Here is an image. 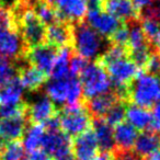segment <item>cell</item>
<instances>
[{
  "label": "cell",
  "instance_id": "1",
  "mask_svg": "<svg viewBox=\"0 0 160 160\" xmlns=\"http://www.w3.org/2000/svg\"><path fill=\"white\" fill-rule=\"evenodd\" d=\"M72 52L85 59H97L110 47L108 38L93 30L86 20L72 23Z\"/></svg>",
  "mask_w": 160,
  "mask_h": 160
},
{
  "label": "cell",
  "instance_id": "2",
  "mask_svg": "<svg viewBox=\"0 0 160 160\" xmlns=\"http://www.w3.org/2000/svg\"><path fill=\"white\" fill-rule=\"evenodd\" d=\"M160 96V79L148 72L138 75L127 85V100L129 104L149 109Z\"/></svg>",
  "mask_w": 160,
  "mask_h": 160
},
{
  "label": "cell",
  "instance_id": "3",
  "mask_svg": "<svg viewBox=\"0 0 160 160\" xmlns=\"http://www.w3.org/2000/svg\"><path fill=\"white\" fill-rule=\"evenodd\" d=\"M83 99L93 98L112 90V82L104 68L97 62H88L78 76Z\"/></svg>",
  "mask_w": 160,
  "mask_h": 160
},
{
  "label": "cell",
  "instance_id": "4",
  "mask_svg": "<svg viewBox=\"0 0 160 160\" xmlns=\"http://www.w3.org/2000/svg\"><path fill=\"white\" fill-rule=\"evenodd\" d=\"M60 129L69 137L82 134L90 129L92 124V118L83 104L77 107H62L58 111Z\"/></svg>",
  "mask_w": 160,
  "mask_h": 160
},
{
  "label": "cell",
  "instance_id": "5",
  "mask_svg": "<svg viewBox=\"0 0 160 160\" xmlns=\"http://www.w3.org/2000/svg\"><path fill=\"white\" fill-rule=\"evenodd\" d=\"M28 49L17 28L0 25V55L19 62L25 59Z\"/></svg>",
  "mask_w": 160,
  "mask_h": 160
},
{
  "label": "cell",
  "instance_id": "6",
  "mask_svg": "<svg viewBox=\"0 0 160 160\" xmlns=\"http://www.w3.org/2000/svg\"><path fill=\"white\" fill-rule=\"evenodd\" d=\"M111 79L112 87L126 86L138 75L139 69L129 59L128 56L118 58L103 66Z\"/></svg>",
  "mask_w": 160,
  "mask_h": 160
},
{
  "label": "cell",
  "instance_id": "7",
  "mask_svg": "<svg viewBox=\"0 0 160 160\" xmlns=\"http://www.w3.org/2000/svg\"><path fill=\"white\" fill-rule=\"evenodd\" d=\"M27 102V101H25ZM59 108L45 94H38L31 102H27V118L29 124H41L56 116Z\"/></svg>",
  "mask_w": 160,
  "mask_h": 160
},
{
  "label": "cell",
  "instance_id": "8",
  "mask_svg": "<svg viewBox=\"0 0 160 160\" xmlns=\"http://www.w3.org/2000/svg\"><path fill=\"white\" fill-rule=\"evenodd\" d=\"M59 49L52 46L49 44H43L38 46L32 47L28 49V53L25 55V60L30 65L38 68L40 71L49 77L52 67L56 59V56Z\"/></svg>",
  "mask_w": 160,
  "mask_h": 160
},
{
  "label": "cell",
  "instance_id": "9",
  "mask_svg": "<svg viewBox=\"0 0 160 160\" xmlns=\"http://www.w3.org/2000/svg\"><path fill=\"white\" fill-rule=\"evenodd\" d=\"M85 20L92 29L96 30L100 35L105 38H109L123 23V21L116 19L108 12L102 11L99 8H90L86 14Z\"/></svg>",
  "mask_w": 160,
  "mask_h": 160
},
{
  "label": "cell",
  "instance_id": "10",
  "mask_svg": "<svg viewBox=\"0 0 160 160\" xmlns=\"http://www.w3.org/2000/svg\"><path fill=\"white\" fill-rule=\"evenodd\" d=\"M72 23L58 20L46 28V44L56 48L69 47L72 49Z\"/></svg>",
  "mask_w": 160,
  "mask_h": 160
},
{
  "label": "cell",
  "instance_id": "11",
  "mask_svg": "<svg viewBox=\"0 0 160 160\" xmlns=\"http://www.w3.org/2000/svg\"><path fill=\"white\" fill-rule=\"evenodd\" d=\"M17 75L23 88L30 92H38L47 81V76L38 68L30 65L25 59L17 62Z\"/></svg>",
  "mask_w": 160,
  "mask_h": 160
},
{
  "label": "cell",
  "instance_id": "12",
  "mask_svg": "<svg viewBox=\"0 0 160 160\" xmlns=\"http://www.w3.org/2000/svg\"><path fill=\"white\" fill-rule=\"evenodd\" d=\"M71 151L76 160H92L99 152L98 142L93 131L88 129L76 136L71 142Z\"/></svg>",
  "mask_w": 160,
  "mask_h": 160
},
{
  "label": "cell",
  "instance_id": "13",
  "mask_svg": "<svg viewBox=\"0 0 160 160\" xmlns=\"http://www.w3.org/2000/svg\"><path fill=\"white\" fill-rule=\"evenodd\" d=\"M53 7L57 11L59 20L70 23L85 20L88 11L86 0H57Z\"/></svg>",
  "mask_w": 160,
  "mask_h": 160
},
{
  "label": "cell",
  "instance_id": "14",
  "mask_svg": "<svg viewBox=\"0 0 160 160\" xmlns=\"http://www.w3.org/2000/svg\"><path fill=\"white\" fill-rule=\"evenodd\" d=\"M41 148L44 152L53 158L59 157L71 151V139L62 129L45 132Z\"/></svg>",
  "mask_w": 160,
  "mask_h": 160
},
{
  "label": "cell",
  "instance_id": "15",
  "mask_svg": "<svg viewBox=\"0 0 160 160\" xmlns=\"http://www.w3.org/2000/svg\"><path fill=\"white\" fill-rule=\"evenodd\" d=\"M78 79L77 76L71 73L59 79H52L46 85V96L56 105L62 104L65 107L68 102L71 88Z\"/></svg>",
  "mask_w": 160,
  "mask_h": 160
},
{
  "label": "cell",
  "instance_id": "16",
  "mask_svg": "<svg viewBox=\"0 0 160 160\" xmlns=\"http://www.w3.org/2000/svg\"><path fill=\"white\" fill-rule=\"evenodd\" d=\"M29 124L27 114L13 118H0V142H13L23 137L27 125Z\"/></svg>",
  "mask_w": 160,
  "mask_h": 160
},
{
  "label": "cell",
  "instance_id": "17",
  "mask_svg": "<svg viewBox=\"0 0 160 160\" xmlns=\"http://www.w3.org/2000/svg\"><path fill=\"white\" fill-rule=\"evenodd\" d=\"M99 9L123 22L139 19L131 0H99Z\"/></svg>",
  "mask_w": 160,
  "mask_h": 160
},
{
  "label": "cell",
  "instance_id": "18",
  "mask_svg": "<svg viewBox=\"0 0 160 160\" xmlns=\"http://www.w3.org/2000/svg\"><path fill=\"white\" fill-rule=\"evenodd\" d=\"M118 101V98L113 91H109L107 93L99 94L93 98L83 99V107L89 112L90 116L92 118H104L107 112L111 109V107L114 103Z\"/></svg>",
  "mask_w": 160,
  "mask_h": 160
},
{
  "label": "cell",
  "instance_id": "19",
  "mask_svg": "<svg viewBox=\"0 0 160 160\" xmlns=\"http://www.w3.org/2000/svg\"><path fill=\"white\" fill-rule=\"evenodd\" d=\"M91 126L93 127V133L98 142L99 150L101 152H111L115 148L112 126H110L102 118H92Z\"/></svg>",
  "mask_w": 160,
  "mask_h": 160
},
{
  "label": "cell",
  "instance_id": "20",
  "mask_svg": "<svg viewBox=\"0 0 160 160\" xmlns=\"http://www.w3.org/2000/svg\"><path fill=\"white\" fill-rule=\"evenodd\" d=\"M113 136L115 148L132 149L138 136V131L129 123L122 122L114 126Z\"/></svg>",
  "mask_w": 160,
  "mask_h": 160
},
{
  "label": "cell",
  "instance_id": "21",
  "mask_svg": "<svg viewBox=\"0 0 160 160\" xmlns=\"http://www.w3.org/2000/svg\"><path fill=\"white\" fill-rule=\"evenodd\" d=\"M160 147V134L150 133V132H144L139 134L134 142L133 150L140 156L142 158H145L151 153L152 151L157 150Z\"/></svg>",
  "mask_w": 160,
  "mask_h": 160
},
{
  "label": "cell",
  "instance_id": "22",
  "mask_svg": "<svg viewBox=\"0 0 160 160\" xmlns=\"http://www.w3.org/2000/svg\"><path fill=\"white\" fill-rule=\"evenodd\" d=\"M126 118L129 124L133 125L137 131L146 132L152 121V114L149 109L129 104L126 111Z\"/></svg>",
  "mask_w": 160,
  "mask_h": 160
},
{
  "label": "cell",
  "instance_id": "23",
  "mask_svg": "<svg viewBox=\"0 0 160 160\" xmlns=\"http://www.w3.org/2000/svg\"><path fill=\"white\" fill-rule=\"evenodd\" d=\"M23 89L24 88L17 75L9 82L2 86V90L0 91L1 103L2 104H19L21 103L23 101Z\"/></svg>",
  "mask_w": 160,
  "mask_h": 160
},
{
  "label": "cell",
  "instance_id": "24",
  "mask_svg": "<svg viewBox=\"0 0 160 160\" xmlns=\"http://www.w3.org/2000/svg\"><path fill=\"white\" fill-rule=\"evenodd\" d=\"M45 129L41 124H29V127L23 134V148L28 152L38 150L42 146Z\"/></svg>",
  "mask_w": 160,
  "mask_h": 160
},
{
  "label": "cell",
  "instance_id": "25",
  "mask_svg": "<svg viewBox=\"0 0 160 160\" xmlns=\"http://www.w3.org/2000/svg\"><path fill=\"white\" fill-rule=\"evenodd\" d=\"M72 54V49L69 47L59 48L58 54L56 56V59L52 67V70L49 76L52 79H59L64 78L70 73L69 71V62H70V56Z\"/></svg>",
  "mask_w": 160,
  "mask_h": 160
},
{
  "label": "cell",
  "instance_id": "26",
  "mask_svg": "<svg viewBox=\"0 0 160 160\" xmlns=\"http://www.w3.org/2000/svg\"><path fill=\"white\" fill-rule=\"evenodd\" d=\"M31 9L45 25H49L59 20L56 9L45 0H35L31 5Z\"/></svg>",
  "mask_w": 160,
  "mask_h": 160
},
{
  "label": "cell",
  "instance_id": "27",
  "mask_svg": "<svg viewBox=\"0 0 160 160\" xmlns=\"http://www.w3.org/2000/svg\"><path fill=\"white\" fill-rule=\"evenodd\" d=\"M24 148L20 140L0 142V160H23Z\"/></svg>",
  "mask_w": 160,
  "mask_h": 160
},
{
  "label": "cell",
  "instance_id": "28",
  "mask_svg": "<svg viewBox=\"0 0 160 160\" xmlns=\"http://www.w3.org/2000/svg\"><path fill=\"white\" fill-rule=\"evenodd\" d=\"M128 105L129 103L126 102V101H116L104 115V118H103L104 121L110 126H116L120 123L124 122V118H126V111Z\"/></svg>",
  "mask_w": 160,
  "mask_h": 160
},
{
  "label": "cell",
  "instance_id": "29",
  "mask_svg": "<svg viewBox=\"0 0 160 160\" xmlns=\"http://www.w3.org/2000/svg\"><path fill=\"white\" fill-rule=\"evenodd\" d=\"M17 76V62L0 55V87Z\"/></svg>",
  "mask_w": 160,
  "mask_h": 160
},
{
  "label": "cell",
  "instance_id": "30",
  "mask_svg": "<svg viewBox=\"0 0 160 160\" xmlns=\"http://www.w3.org/2000/svg\"><path fill=\"white\" fill-rule=\"evenodd\" d=\"M139 20H140V24H142V32H144L147 41H148V43L151 46L153 40L156 38L157 34L160 32V21L150 18H144V19H139Z\"/></svg>",
  "mask_w": 160,
  "mask_h": 160
},
{
  "label": "cell",
  "instance_id": "31",
  "mask_svg": "<svg viewBox=\"0 0 160 160\" xmlns=\"http://www.w3.org/2000/svg\"><path fill=\"white\" fill-rule=\"evenodd\" d=\"M128 28L125 22H123L118 29L114 31V33L108 38L110 45H116V46L128 47Z\"/></svg>",
  "mask_w": 160,
  "mask_h": 160
},
{
  "label": "cell",
  "instance_id": "32",
  "mask_svg": "<svg viewBox=\"0 0 160 160\" xmlns=\"http://www.w3.org/2000/svg\"><path fill=\"white\" fill-rule=\"evenodd\" d=\"M88 62H89L87 59H85L83 57L77 55L72 52L70 56V62H69V71H70L71 75H75L78 77L79 73L82 71V69L87 66Z\"/></svg>",
  "mask_w": 160,
  "mask_h": 160
},
{
  "label": "cell",
  "instance_id": "33",
  "mask_svg": "<svg viewBox=\"0 0 160 160\" xmlns=\"http://www.w3.org/2000/svg\"><path fill=\"white\" fill-rule=\"evenodd\" d=\"M144 71L159 77V75H160V57L155 53V52L151 54L150 59H149L148 64H147V66Z\"/></svg>",
  "mask_w": 160,
  "mask_h": 160
},
{
  "label": "cell",
  "instance_id": "34",
  "mask_svg": "<svg viewBox=\"0 0 160 160\" xmlns=\"http://www.w3.org/2000/svg\"><path fill=\"white\" fill-rule=\"evenodd\" d=\"M23 160H53V159L46 152L38 149V150H35L33 152H30L29 156L27 158H24Z\"/></svg>",
  "mask_w": 160,
  "mask_h": 160
},
{
  "label": "cell",
  "instance_id": "35",
  "mask_svg": "<svg viewBox=\"0 0 160 160\" xmlns=\"http://www.w3.org/2000/svg\"><path fill=\"white\" fill-rule=\"evenodd\" d=\"M131 1L133 3L134 8H135V10L138 12V16H139V12L142 10L150 7L155 2V0H131Z\"/></svg>",
  "mask_w": 160,
  "mask_h": 160
},
{
  "label": "cell",
  "instance_id": "36",
  "mask_svg": "<svg viewBox=\"0 0 160 160\" xmlns=\"http://www.w3.org/2000/svg\"><path fill=\"white\" fill-rule=\"evenodd\" d=\"M151 108H152V112H151L152 118L160 122V96H159V98H158V100L155 102V104Z\"/></svg>",
  "mask_w": 160,
  "mask_h": 160
},
{
  "label": "cell",
  "instance_id": "37",
  "mask_svg": "<svg viewBox=\"0 0 160 160\" xmlns=\"http://www.w3.org/2000/svg\"><path fill=\"white\" fill-rule=\"evenodd\" d=\"M151 47H152V51L160 57V32L157 34L156 38L153 40L152 44H151Z\"/></svg>",
  "mask_w": 160,
  "mask_h": 160
},
{
  "label": "cell",
  "instance_id": "38",
  "mask_svg": "<svg viewBox=\"0 0 160 160\" xmlns=\"http://www.w3.org/2000/svg\"><path fill=\"white\" fill-rule=\"evenodd\" d=\"M144 160H160V147L144 158Z\"/></svg>",
  "mask_w": 160,
  "mask_h": 160
},
{
  "label": "cell",
  "instance_id": "39",
  "mask_svg": "<svg viewBox=\"0 0 160 160\" xmlns=\"http://www.w3.org/2000/svg\"><path fill=\"white\" fill-rule=\"evenodd\" d=\"M53 160H76L75 156H73L72 151L68 153H65V155H62L59 157H56V158H53Z\"/></svg>",
  "mask_w": 160,
  "mask_h": 160
},
{
  "label": "cell",
  "instance_id": "40",
  "mask_svg": "<svg viewBox=\"0 0 160 160\" xmlns=\"http://www.w3.org/2000/svg\"><path fill=\"white\" fill-rule=\"evenodd\" d=\"M45 1H47V2H48L49 5L54 6V5H55V2H56V1H57V0H45Z\"/></svg>",
  "mask_w": 160,
  "mask_h": 160
},
{
  "label": "cell",
  "instance_id": "41",
  "mask_svg": "<svg viewBox=\"0 0 160 160\" xmlns=\"http://www.w3.org/2000/svg\"><path fill=\"white\" fill-rule=\"evenodd\" d=\"M0 104H1V94H0Z\"/></svg>",
  "mask_w": 160,
  "mask_h": 160
},
{
  "label": "cell",
  "instance_id": "42",
  "mask_svg": "<svg viewBox=\"0 0 160 160\" xmlns=\"http://www.w3.org/2000/svg\"><path fill=\"white\" fill-rule=\"evenodd\" d=\"M159 79H160V75H159Z\"/></svg>",
  "mask_w": 160,
  "mask_h": 160
}]
</instances>
